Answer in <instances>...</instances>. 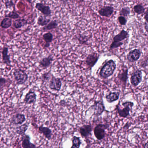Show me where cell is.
Here are the masks:
<instances>
[{
  "label": "cell",
  "instance_id": "27",
  "mask_svg": "<svg viewBox=\"0 0 148 148\" xmlns=\"http://www.w3.org/2000/svg\"><path fill=\"white\" fill-rule=\"evenodd\" d=\"M28 128V125L27 123L22 124L21 126L17 127L16 129V133L20 135L23 136L25 134L26 131Z\"/></svg>",
  "mask_w": 148,
  "mask_h": 148
},
{
  "label": "cell",
  "instance_id": "13",
  "mask_svg": "<svg viewBox=\"0 0 148 148\" xmlns=\"http://www.w3.org/2000/svg\"><path fill=\"white\" fill-rule=\"evenodd\" d=\"M36 97L34 91H29L26 94L23 101L26 104H34L36 101Z\"/></svg>",
  "mask_w": 148,
  "mask_h": 148
},
{
  "label": "cell",
  "instance_id": "1",
  "mask_svg": "<svg viewBox=\"0 0 148 148\" xmlns=\"http://www.w3.org/2000/svg\"><path fill=\"white\" fill-rule=\"evenodd\" d=\"M116 67V64L114 60H109L103 64L100 70L99 75L103 79L108 78L114 74Z\"/></svg>",
  "mask_w": 148,
  "mask_h": 148
},
{
  "label": "cell",
  "instance_id": "2",
  "mask_svg": "<svg viewBox=\"0 0 148 148\" xmlns=\"http://www.w3.org/2000/svg\"><path fill=\"white\" fill-rule=\"evenodd\" d=\"M13 75L17 85L24 84L28 79V75L26 72L21 69H15Z\"/></svg>",
  "mask_w": 148,
  "mask_h": 148
},
{
  "label": "cell",
  "instance_id": "3",
  "mask_svg": "<svg viewBox=\"0 0 148 148\" xmlns=\"http://www.w3.org/2000/svg\"><path fill=\"white\" fill-rule=\"evenodd\" d=\"M109 127L108 124H100L96 125L94 129V133L95 137L98 140H102L105 137L106 132L105 130Z\"/></svg>",
  "mask_w": 148,
  "mask_h": 148
},
{
  "label": "cell",
  "instance_id": "21",
  "mask_svg": "<svg viewBox=\"0 0 148 148\" xmlns=\"http://www.w3.org/2000/svg\"><path fill=\"white\" fill-rule=\"evenodd\" d=\"M120 95L119 92H110L105 96V98L108 103H112L119 99Z\"/></svg>",
  "mask_w": 148,
  "mask_h": 148
},
{
  "label": "cell",
  "instance_id": "15",
  "mask_svg": "<svg viewBox=\"0 0 148 148\" xmlns=\"http://www.w3.org/2000/svg\"><path fill=\"white\" fill-rule=\"evenodd\" d=\"M25 115L22 114H17L14 115L11 119V123L14 125H22L26 121Z\"/></svg>",
  "mask_w": 148,
  "mask_h": 148
},
{
  "label": "cell",
  "instance_id": "8",
  "mask_svg": "<svg viewBox=\"0 0 148 148\" xmlns=\"http://www.w3.org/2000/svg\"><path fill=\"white\" fill-rule=\"evenodd\" d=\"M35 8L46 17H49L51 15V9L48 5L41 2L37 3L36 4Z\"/></svg>",
  "mask_w": 148,
  "mask_h": 148
},
{
  "label": "cell",
  "instance_id": "34",
  "mask_svg": "<svg viewBox=\"0 0 148 148\" xmlns=\"http://www.w3.org/2000/svg\"><path fill=\"white\" fill-rule=\"evenodd\" d=\"M123 44V43L122 42H115L113 41L110 44V50H111L117 48L122 46Z\"/></svg>",
  "mask_w": 148,
  "mask_h": 148
},
{
  "label": "cell",
  "instance_id": "33",
  "mask_svg": "<svg viewBox=\"0 0 148 148\" xmlns=\"http://www.w3.org/2000/svg\"><path fill=\"white\" fill-rule=\"evenodd\" d=\"M88 37L86 36H83L82 34H80L79 36L77 37V39L79 41V42L82 44H86V43L88 41Z\"/></svg>",
  "mask_w": 148,
  "mask_h": 148
},
{
  "label": "cell",
  "instance_id": "28",
  "mask_svg": "<svg viewBox=\"0 0 148 148\" xmlns=\"http://www.w3.org/2000/svg\"><path fill=\"white\" fill-rule=\"evenodd\" d=\"M82 143L80 137L74 136L72 139V146L71 148H79Z\"/></svg>",
  "mask_w": 148,
  "mask_h": 148
},
{
  "label": "cell",
  "instance_id": "19",
  "mask_svg": "<svg viewBox=\"0 0 148 148\" xmlns=\"http://www.w3.org/2000/svg\"><path fill=\"white\" fill-rule=\"evenodd\" d=\"M8 48L7 47H3L2 51V61L4 64L8 66H11V61L10 59V56L8 54Z\"/></svg>",
  "mask_w": 148,
  "mask_h": 148
},
{
  "label": "cell",
  "instance_id": "32",
  "mask_svg": "<svg viewBox=\"0 0 148 148\" xmlns=\"http://www.w3.org/2000/svg\"><path fill=\"white\" fill-rule=\"evenodd\" d=\"M53 76V75L50 72H47L42 74L41 76L42 81L43 83L45 82H47L51 79V77Z\"/></svg>",
  "mask_w": 148,
  "mask_h": 148
},
{
  "label": "cell",
  "instance_id": "38",
  "mask_svg": "<svg viewBox=\"0 0 148 148\" xmlns=\"http://www.w3.org/2000/svg\"><path fill=\"white\" fill-rule=\"evenodd\" d=\"M144 18L146 21V22L148 23V9L146 10L144 14Z\"/></svg>",
  "mask_w": 148,
  "mask_h": 148
},
{
  "label": "cell",
  "instance_id": "41",
  "mask_svg": "<svg viewBox=\"0 0 148 148\" xmlns=\"http://www.w3.org/2000/svg\"><path fill=\"white\" fill-rule=\"evenodd\" d=\"M100 148H103V147H100Z\"/></svg>",
  "mask_w": 148,
  "mask_h": 148
},
{
  "label": "cell",
  "instance_id": "23",
  "mask_svg": "<svg viewBox=\"0 0 148 148\" xmlns=\"http://www.w3.org/2000/svg\"><path fill=\"white\" fill-rule=\"evenodd\" d=\"M43 40L46 42L45 44V48L49 47L50 46V44L53 41V35L51 32H49L47 33H45L42 36Z\"/></svg>",
  "mask_w": 148,
  "mask_h": 148
},
{
  "label": "cell",
  "instance_id": "4",
  "mask_svg": "<svg viewBox=\"0 0 148 148\" xmlns=\"http://www.w3.org/2000/svg\"><path fill=\"white\" fill-rule=\"evenodd\" d=\"M122 105L124 107V108L122 109H121L118 106H117V112L120 117L127 118L130 115V111H132V108L134 106V103L132 102L126 101L123 103Z\"/></svg>",
  "mask_w": 148,
  "mask_h": 148
},
{
  "label": "cell",
  "instance_id": "5",
  "mask_svg": "<svg viewBox=\"0 0 148 148\" xmlns=\"http://www.w3.org/2000/svg\"><path fill=\"white\" fill-rule=\"evenodd\" d=\"M90 109H93L95 116L98 117L101 115L105 110V107L103 104L102 99L100 101H95L94 104L91 106Z\"/></svg>",
  "mask_w": 148,
  "mask_h": 148
},
{
  "label": "cell",
  "instance_id": "35",
  "mask_svg": "<svg viewBox=\"0 0 148 148\" xmlns=\"http://www.w3.org/2000/svg\"><path fill=\"white\" fill-rule=\"evenodd\" d=\"M118 21L120 24L122 25V26H125V25H126V24H127V22L126 17H124L123 16H121L118 17Z\"/></svg>",
  "mask_w": 148,
  "mask_h": 148
},
{
  "label": "cell",
  "instance_id": "7",
  "mask_svg": "<svg viewBox=\"0 0 148 148\" xmlns=\"http://www.w3.org/2000/svg\"><path fill=\"white\" fill-rule=\"evenodd\" d=\"M143 73L141 70L139 69L135 70L132 73L130 77V83L134 87H137L142 81Z\"/></svg>",
  "mask_w": 148,
  "mask_h": 148
},
{
  "label": "cell",
  "instance_id": "18",
  "mask_svg": "<svg viewBox=\"0 0 148 148\" xmlns=\"http://www.w3.org/2000/svg\"><path fill=\"white\" fill-rule=\"evenodd\" d=\"M38 130L40 134L43 135L45 138H47L49 140H50L52 138V130L47 127H44L43 125H41L38 127Z\"/></svg>",
  "mask_w": 148,
  "mask_h": 148
},
{
  "label": "cell",
  "instance_id": "25",
  "mask_svg": "<svg viewBox=\"0 0 148 148\" xmlns=\"http://www.w3.org/2000/svg\"><path fill=\"white\" fill-rule=\"evenodd\" d=\"M12 25V20L8 17H5L3 18L1 23L0 27L3 29H8L11 27Z\"/></svg>",
  "mask_w": 148,
  "mask_h": 148
},
{
  "label": "cell",
  "instance_id": "39",
  "mask_svg": "<svg viewBox=\"0 0 148 148\" xmlns=\"http://www.w3.org/2000/svg\"><path fill=\"white\" fill-rule=\"evenodd\" d=\"M144 28H145V30L148 33V23L147 22L145 23L144 24Z\"/></svg>",
  "mask_w": 148,
  "mask_h": 148
},
{
  "label": "cell",
  "instance_id": "31",
  "mask_svg": "<svg viewBox=\"0 0 148 148\" xmlns=\"http://www.w3.org/2000/svg\"><path fill=\"white\" fill-rule=\"evenodd\" d=\"M120 16L124 17H127L130 15V9L129 7H125L123 8L120 11Z\"/></svg>",
  "mask_w": 148,
  "mask_h": 148
},
{
  "label": "cell",
  "instance_id": "24",
  "mask_svg": "<svg viewBox=\"0 0 148 148\" xmlns=\"http://www.w3.org/2000/svg\"><path fill=\"white\" fill-rule=\"evenodd\" d=\"M58 26V23L56 20L51 21L47 25L44 26L42 28V30L44 32L49 31L53 29L57 28Z\"/></svg>",
  "mask_w": 148,
  "mask_h": 148
},
{
  "label": "cell",
  "instance_id": "36",
  "mask_svg": "<svg viewBox=\"0 0 148 148\" xmlns=\"http://www.w3.org/2000/svg\"><path fill=\"white\" fill-rule=\"evenodd\" d=\"M6 8H14L15 9V4L12 1H7L4 3Z\"/></svg>",
  "mask_w": 148,
  "mask_h": 148
},
{
  "label": "cell",
  "instance_id": "26",
  "mask_svg": "<svg viewBox=\"0 0 148 148\" xmlns=\"http://www.w3.org/2000/svg\"><path fill=\"white\" fill-rule=\"evenodd\" d=\"M50 21L51 20L50 19H48L44 16L40 15L37 19V23L39 26L44 27L47 25Z\"/></svg>",
  "mask_w": 148,
  "mask_h": 148
},
{
  "label": "cell",
  "instance_id": "12",
  "mask_svg": "<svg viewBox=\"0 0 148 148\" xmlns=\"http://www.w3.org/2000/svg\"><path fill=\"white\" fill-rule=\"evenodd\" d=\"M93 128L90 125H84L79 128V133L82 138H87L91 135Z\"/></svg>",
  "mask_w": 148,
  "mask_h": 148
},
{
  "label": "cell",
  "instance_id": "14",
  "mask_svg": "<svg viewBox=\"0 0 148 148\" xmlns=\"http://www.w3.org/2000/svg\"><path fill=\"white\" fill-rule=\"evenodd\" d=\"M128 68L125 67L124 68L122 69L117 75V78L125 86H126L128 79Z\"/></svg>",
  "mask_w": 148,
  "mask_h": 148
},
{
  "label": "cell",
  "instance_id": "10",
  "mask_svg": "<svg viewBox=\"0 0 148 148\" xmlns=\"http://www.w3.org/2000/svg\"><path fill=\"white\" fill-rule=\"evenodd\" d=\"M141 55V52L138 49L130 51L127 55V59L130 62L133 63L138 61Z\"/></svg>",
  "mask_w": 148,
  "mask_h": 148
},
{
  "label": "cell",
  "instance_id": "37",
  "mask_svg": "<svg viewBox=\"0 0 148 148\" xmlns=\"http://www.w3.org/2000/svg\"><path fill=\"white\" fill-rule=\"evenodd\" d=\"M7 81L5 78L0 77V88L2 87L6 84Z\"/></svg>",
  "mask_w": 148,
  "mask_h": 148
},
{
  "label": "cell",
  "instance_id": "9",
  "mask_svg": "<svg viewBox=\"0 0 148 148\" xmlns=\"http://www.w3.org/2000/svg\"><path fill=\"white\" fill-rule=\"evenodd\" d=\"M49 88L52 90L59 91L60 90L62 86V83L60 78H56L54 76L51 77L49 83Z\"/></svg>",
  "mask_w": 148,
  "mask_h": 148
},
{
  "label": "cell",
  "instance_id": "17",
  "mask_svg": "<svg viewBox=\"0 0 148 148\" xmlns=\"http://www.w3.org/2000/svg\"><path fill=\"white\" fill-rule=\"evenodd\" d=\"M22 146L23 148H36V146L30 142V137L28 135L22 136Z\"/></svg>",
  "mask_w": 148,
  "mask_h": 148
},
{
  "label": "cell",
  "instance_id": "30",
  "mask_svg": "<svg viewBox=\"0 0 148 148\" xmlns=\"http://www.w3.org/2000/svg\"><path fill=\"white\" fill-rule=\"evenodd\" d=\"M5 17L10 18L11 19H18L20 18V16L19 14L14 10L13 11H10L8 14L5 15Z\"/></svg>",
  "mask_w": 148,
  "mask_h": 148
},
{
  "label": "cell",
  "instance_id": "6",
  "mask_svg": "<svg viewBox=\"0 0 148 148\" xmlns=\"http://www.w3.org/2000/svg\"><path fill=\"white\" fill-rule=\"evenodd\" d=\"M100 58V55L97 53H93L88 55L86 57L85 62L86 67L88 70H91L96 64Z\"/></svg>",
  "mask_w": 148,
  "mask_h": 148
},
{
  "label": "cell",
  "instance_id": "16",
  "mask_svg": "<svg viewBox=\"0 0 148 148\" xmlns=\"http://www.w3.org/2000/svg\"><path fill=\"white\" fill-rule=\"evenodd\" d=\"M53 61V56L49 55L47 57L42 58L39 62V66L42 68L46 69L50 67Z\"/></svg>",
  "mask_w": 148,
  "mask_h": 148
},
{
  "label": "cell",
  "instance_id": "29",
  "mask_svg": "<svg viewBox=\"0 0 148 148\" xmlns=\"http://www.w3.org/2000/svg\"><path fill=\"white\" fill-rule=\"evenodd\" d=\"M134 10L137 14L140 15L145 12V8L142 4H138L134 6Z\"/></svg>",
  "mask_w": 148,
  "mask_h": 148
},
{
  "label": "cell",
  "instance_id": "22",
  "mask_svg": "<svg viewBox=\"0 0 148 148\" xmlns=\"http://www.w3.org/2000/svg\"><path fill=\"white\" fill-rule=\"evenodd\" d=\"M28 24L27 21L24 18L18 19L14 21L13 26L15 28L19 29Z\"/></svg>",
  "mask_w": 148,
  "mask_h": 148
},
{
  "label": "cell",
  "instance_id": "40",
  "mask_svg": "<svg viewBox=\"0 0 148 148\" xmlns=\"http://www.w3.org/2000/svg\"><path fill=\"white\" fill-rule=\"evenodd\" d=\"M144 148H148V141H147V142H146V143H145V145H144Z\"/></svg>",
  "mask_w": 148,
  "mask_h": 148
},
{
  "label": "cell",
  "instance_id": "11",
  "mask_svg": "<svg viewBox=\"0 0 148 148\" xmlns=\"http://www.w3.org/2000/svg\"><path fill=\"white\" fill-rule=\"evenodd\" d=\"M114 9L112 6H105L100 8L98 10V14L101 16L109 17L114 13Z\"/></svg>",
  "mask_w": 148,
  "mask_h": 148
},
{
  "label": "cell",
  "instance_id": "20",
  "mask_svg": "<svg viewBox=\"0 0 148 148\" xmlns=\"http://www.w3.org/2000/svg\"><path fill=\"white\" fill-rule=\"evenodd\" d=\"M128 36V32L124 30H122L119 34L113 37V42H121L122 41L127 39Z\"/></svg>",
  "mask_w": 148,
  "mask_h": 148
}]
</instances>
